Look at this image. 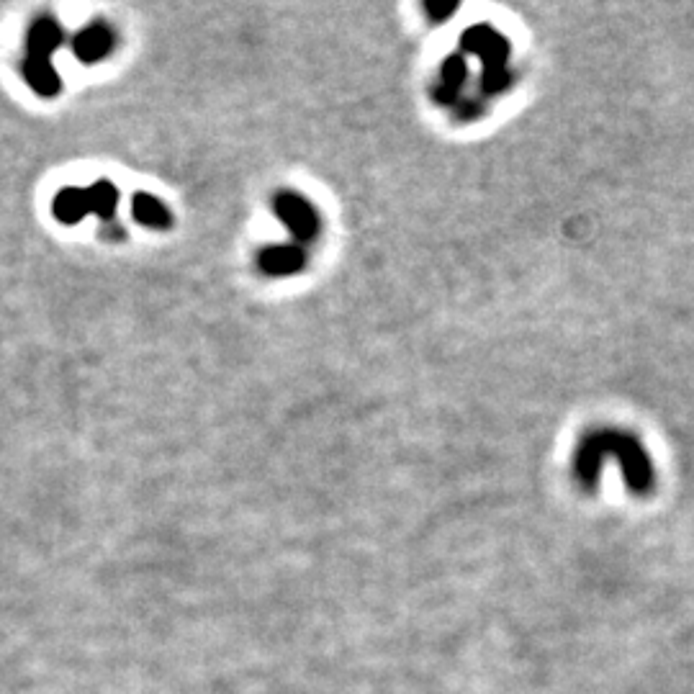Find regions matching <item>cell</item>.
I'll use <instances>...</instances> for the list:
<instances>
[{"mask_svg":"<svg viewBox=\"0 0 694 694\" xmlns=\"http://www.w3.org/2000/svg\"><path fill=\"white\" fill-rule=\"evenodd\" d=\"M304 263V255L296 245H276L260 252V268L268 276H288L296 273Z\"/></svg>","mask_w":694,"mask_h":694,"instance_id":"7","label":"cell"},{"mask_svg":"<svg viewBox=\"0 0 694 694\" xmlns=\"http://www.w3.org/2000/svg\"><path fill=\"white\" fill-rule=\"evenodd\" d=\"M65 29L60 26V21L52 16L36 18L31 24L29 34H26V49L29 54L26 57H36V60H49L57 49L65 44Z\"/></svg>","mask_w":694,"mask_h":694,"instance_id":"3","label":"cell"},{"mask_svg":"<svg viewBox=\"0 0 694 694\" xmlns=\"http://www.w3.org/2000/svg\"><path fill=\"white\" fill-rule=\"evenodd\" d=\"M52 214L57 222L67 224V227L83 222L85 216L90 214L88 198H85V188H75V186L62 188L52 201Z\"/></svg>","mask_w":694,"mask_h":694,"instance_id":"6","label":"cell"},{"mask_svg":"<svg viewBox=\"0 0 694 694\" xmlns=\"http://www.w3.org/2000/svg\"><path fill=\"white\" fill-rule=\"evenodd\" d=\"M273 209H276V214L281 216L283 224H286L299 240H309V237L317 234V214H314V209L306 204L304 198L294 196V193H281V196L276 198Z\"/></svg>","mask_w":694,"mask_h":694,"instance_id":"2","label":"cell"},{"mask_svg":"<svg viewBox=\"0 0 694 694\" xmlns=\"http://www.w3.org/2000/svg\"><path fill=\"white\" fill-rule=\"evenodd\" d=\"M21 75H24L26 85L34 90L36 96L54 98L62 93V78L60 72L54 70L49 60H36V57H26L21 62Z\"/></svg>","mask_w":694,"mask_h":694,"instance_id":"4","label":"cell"},{"mask_svg":"<svg viewBox=\"0 0 694 694\" xmlns=\"http://www.w3.org/2000/svg\"><path fill=\"white\" fill-rule=\"evenodd\" d=\"M116 34L111 26L106 24H90L83 31L75 34L72 39V54L78 57L83 65H96V62L106 60L108 54L114 52Z\"/></svg>","mask_w":694,"mask_h":694,"instance_id":"1","label":"cell"},{"mask_svg":"<svg viewBox=\"0 0 694 694\" xmlns=\"http://www.w3.org/2000/svg\"><path fill=\"white\" fill-rule=\"evenodd\" d=\"M85 198H88L90 214H96L103 222L114 219L116 206H119V191L111 180H96L93 186L85 188Z\"/></svg>","mask_w":694,"mask_h":694,"instance_id":"8","label":"cell"},{"mask_svg":"<svg viewBox=\"0 0 694 694\" xmlns=\"http://www.w3.org/2000/svg\"><path fill=\"white\" fill-rule=\"evenodd\" d=\"M132 216L134 222H139L142 227L157 229V232H165V229L173 227V214L160 198L152 196V193H137L132 198Z\"/></svg>","mask_w":694,"mask_h":694,"instance_id":"5","label":"cell"}]
</instances>
